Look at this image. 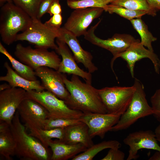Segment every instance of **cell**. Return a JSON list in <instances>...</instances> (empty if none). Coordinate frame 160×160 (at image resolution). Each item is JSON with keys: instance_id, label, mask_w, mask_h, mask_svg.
<instances>
[{"instance_id": "83f0119b", "label": "cell", "mask_w": 160, "mask_h": 160, "mask_svg": "<svg viewBox=\"0 0 160 160\" xmlns=\"http://www.w3.org/2000/svg\"><path fill=\"white\" fill-rule=\"evenodd\" d=\"M104 11L110 14H116L129 20L134 19L141 18L143 16L147 14V12L145 11L130 9L111 4H108Z\"/></svg>"}, {"instance_id": "ba28073f", "label": "cell", "mask_w": 160, "mask_h": 160, "mask_svg": "<svg viewBox=\"0 0 160 160\" xmlns=\"http://www.w3.org/2000/svg\"><path fill=\"white\" fill-rule=\"evenodd\" d=\"M131 87H106L98 92L107 113L121 116L129 106L135 91Z\"/></svg>"}, {"instance_id": "ac0fdd59", "label": "cell", "mask_w": 160, "mask_h": 160, "mask_svg": "<svg viewBox=\"0 0 160 160\" xmlns=\"http://www.w3.org/2000/svg\"><path fill=\"white\" fill-rule=\"evenodd\" d=\"M59 31V36L57 38L67 44L72 52L76 62L82 64L91 73L97 71L98 68L92 62L91 54L82 48L77 37L63 27H61Z\"/></svg>"}, {"instance_id": "d6986e66", "label": "cell", "mask_w": 160, "mask_h": 160, "mask_svg": "<svg viewBox=\"0 0 160 160\" xmlns=\"http://www.w3.org/2000/svg\"><path fill=\"white\" fill-rule=\"evenodd\" d=\"M47 144L52 151L51 160H66L72 159L87 149L81 143L70 144L59 140H53L51 139L47 142Z\"/></svg>"}, {"instance_id": "d4e9b609", "label": "cell", "mask_w": 160, "mask_h": 160, "mask_svg": "<svg viewBox=\"0 0 160 160\" xmlns=\"http://www.w3.org/2000/svg\"><path fill=\"white\" fill-rule=\"evenodd\" d=\"M133 28L139 33L141 38L140 42L145 47L154 52L152 43L157 40L149 31L147 25L141 18H137L130 20Z\"/></svg>"}, {"instance_id": "603a6c76", "label": "cell", "mask_w": 160, "mask_h": 160, "mask_svg": "<svg viewBox=\"0 0 160 160\" xmlns=\"http://www.w3.org/2000/svg\"><path fill=\"white\" fill-rule=\"evenodd\" d=\"M121 144L116 140L104 141L87 148L86 151L72 159V160H92L98 153L107 148L119 149Z\"/></svg>"}, {"instance_id": "f1b7e54d", "label": "cell", "mask_w": 160, "mask_h": 160, "mask_svg": "<svg viewBox=\"0 0 160 160\" xmlns=\"http://www.w3.org/2000/svg\"><path fill=\"white\" fill-rule=\"evenodd\" d=\"M113 0H79L67 1L68 6L73 9L88 8H100L104 10L106 6Z\"/></svg>"}, {"instance_id": "3957f363", "label": "cell", "mask_w": 160, "mask_h": 160, "mask_svg": "<svg viewBox=\"0 0 160 160\" xmlns=\"http://www.w3.org/2000/svg\"><path fill=\"white\" fill-rule=\"evenodd\" d=\"M32 20L27 13L13 2L3 5L0 12V34L2 41L8 45L15 41L18 33L25 31Z\"/></svg>"}, {"instance_id": "30bf717a", "label": "cell", "mask_w": 160, "mask_h": 160, "mask_svg": "<svg viewBox=\"0 0 160 160\" xmlns=\"http://www.w3.org/2000/svg\"><path fill=\"white\" fill-rule=\"evenodd\" d=\"M119 57H121L126 62L133 78H134V68L136 63L144 58L149 59L153 65L156 73L158 74L159 73L160 60L158 56L154 52L146 49L138 39L133 42L125 51L113 57L111 65L115 74L113 69V63L115 60Z\"/></svg>"}, {"instance_id": "ab89813d", "label": "cell", "mask_w": 160, "mask_h": 160, "mask_svg": "<svg viewBox=\"0 0 160 160\" xmlns=\"http://www.w3.org/2000/svg\"><path fill=\"white\" fill-rule=\"evenodd\" d=\"M10 87H11L9 84L4 83L1 84L0 86V91L4 90Z\"/></svg>"}, {"instance_id": "8d00e7d4", "label": "cell", "mask_w": 160, "mask_h": 160, "mask_svg": "<svg viewBox=\"0 0 160 160\" xmlns=\"http://www.w3.org/2000/svg\"><path fill=\"white\" fill-rule=\"evenodd\" d=\"M149 5L156 11L160 10V0H147Z\"/></svg>"}, {"instance_id": "2e32d148", "label": "cell", "mask_w": 160, "mask_h": 160, "mask_svg": "<svg viewBox=\"0 0 160 160\" xmlns=\"http://www.w3.org/2000/svg\"><path fill=\"white\" fill-rule=\"evenodd\" d=\"M154 132L151 130H141L130 133L123 142L129 147L127 160H135L139 157L138 151L142 149L160 151Z\"/></svg>"}, {"instance_id": "4dcf8cb0", "label": "cell", "mask_w": 160, "mask_h": 160, "mask_svg": "<svg viewBox=\"0 0 160 160\" xmlns=\"http://www.w3.org/2000/svg\"><path fill=\"white\" fill-rule=\"evenodd\" d=\"M80 121L79 119L50 118L45 121L43 129H49L56 128H64Z\"/></svg>"}, {"instance_id": "f35d334b", "label": "cell", "mask_w": 160, "mask_h": 160, "mask_svg": "<svg viewBox=\"0 0 160 160\" xmlns=\"http://www.w3.org/2000/svg\"><path fill=\"white\" fill-rule=\"evenodd\" d=\"M154 133L157 140L160 143V124L156 128Z\"/></svg>"}, {"instance_id": "4fadbf2b", "label": "cell", "mask_w": 160, "mask_h": 160, "mask_svg": "<svg viewBox=\"0 0 160 160\" xmlns=\"http://www.w3.org/2000/svg\"><path fill=\"white\" fill-rule=\"evenodd\" d=\"M104 11L103 9L100 8L75 9L63 27L77 37L84 36L92 21L99 17Z\"/></svg>"}, {"instance_id": "836d02e7", "label": "cell", "mask_w": 160, "mask_h": 160, "mask_svg": "<svg viewBox=\"0 0 160 160\" xmlns=\"http://www.w3.org/2000/svg\"><path fill=\"white\" fill-rule=\"evenodd\" d=\"M62 20L61 14L55 15L44 23L50 26L59 29L61 28Z\"/></svg>"}, {"instance_id": "cb8c5ba5", "label": "cell", "mask_w": 160, "mask_h": 160, "mask_svg": "<svg viewBox=\"0 0 160 160\" xmlns=\"http://www.w3.org/2000/svg\"><path fill=\"white\" fill-rule=\"evenodd\" d=\"M0 52L7 57L15 71L20 76L30 81L37 80L35 71L14 58L1 42H0Z\"/></svg>"}, {"instance_id": "9c48e42d", "label": "cell", "mask_w": 160, "mask_h": 160, "mask_svg": "<svg viewBox=\"0 0 160 160\" xmlns=\"http://www.w3.org/2000/svg\"><path fill=\"white\" fill-rule=\"evenodd\" d=\"M101 21L100 20L87 31L84 35V38L92 44L108 51L113 57L125 51L137 40L127 34H116L106 39L99 38L95 35V31Z\"/></svg>"}, {"instance_id": "7c38bea8", "label": "cell", "mask_w": 160, "mask_h": 160, "mask_svg": "<svg viewBox=\"0 0 160 160\" xmlns=\"http://www.w3.org/2000/svg\"><path fill=\"white\" fill-rule=\"evenodd\" d=\"M35 71L36 76L41 79L45 89L64 101L67 105L70 94L64 82L65 74L47 67H40Z\"/></svg>"}, {"instance_id": "6da1fadb", "label": "cell", "mask_w": 160, "mask_h": 160, "mask_svg": "<svg viewBox=\"0 0 160 160\" xmlns=\"http://www.w3.org/2000/svg\"><path fill=\"white\" fill-rule=\"evenodd\" d=\"M65 87L70 94L67 105L84 113H107L98 92L91 84L83 82L78 76L72 75L71 80L64 76Z\"/></svg>"}, {"instance_id": "b9f144b4", "label": "cell", "mask_w": 160, "mask_h": 160, "mask_svg": "<svg viewBox=\"0 0 160 160\" xmlns=\"http://www.w3.org/2000/svg\"><path fill=\"white\" fill-rule=\"evenodd\" d=\"M67 1H78L79 0H66Z\"/></svg>"}, {"instance_id": "e0dca14e", "label": "cell", "mask_w": 160, "mask_h": 160, "mask_svg": "<svg viewBox=\"0 0 160 160\" xmlns=\"http://www.w3.org/2000/svg\"><path fill=\"white\" fill-rule=\"evenodd\" d=\"M56 43L57 47L55 50L62 58L57 71L63 73L80 77L86 82L92 84L91 73L84 71L78 66L67 44L58 38L56 39Z\"/></svg>"}, {"instance_id": "f546056e", "label": "cell", "mask_w": 160, "mask_h": 160, "mask_svg": "<svg viewBox=\"0 0 160 160\" xmlns=\"http://www.w3.org/2000/svg\"><path fill=\"white\" fill-rule=\"evenodd\" d=\"M42 0H12L13 2L26 13L32 19L37 18L39 5Z\"/></svg>"}, {"instance_id": "4316f807", "label": "cell", "mask_w": 160, "mask_h": 160, "mask_svg": "<svg viewBox=\"0 0 160 160\" xmlns=\"http://www.w3.org/2000/svg\"><path fill=\"white\" fill-rule=\"evenodd\" d=\"M111 4L130 9L143 11L153 17L156 15V12L149 4L147 0H113Z\"/></svg>"}, {"instance_id": "60d3db41", "label": "cell", "mask_w": 160, "mask_h": 160, "mask_svg": "<svg viewBox=\"0 0 160 160\" xmlns=\"http://www.w3.org/2000/svg\"><path fill=\"white\" fill-rule=\"evenodd\" d=\"M6 2L7 3H8L13 2L12 0H0V6L1 7L3 5V4Z\"/></svg>"}, {"instance_id": "277c9868", "label": "cell", "mask_w": 160, "mask_h": 160, "mask_svg": "<svg viewBox=\"0 0 160 160\" xmlns=\"http://www.w3.org/2000/svg\"><path fill=\"white\" fill-rule=\"evenodd\" d=\"M133 85L135 89L131 101L111 131L116 132L127 129L139 119L153 114L152 107L149 105L146 99L142 83L135 78Z\"/></svg>"}, {"instance_id": "5b68a950", "label": "cell", "mask_w": 160, "mask_h": 160, "mask_svg": "<svg viewBox=\"0 0 160 160\" xmlns=\"http://www.w3.org/2000/svg\"><path fill=\"white\" fill-rule=\"evenodd\" d=\"M60 28L48 26L39 19H32L28 28L17 34L16 41H25L34 45L36 48L55 50L57 46L55 40L59 36Z\"/></svg>"}, {"instance_id": "74e56055", "label": "cell", "mask_w": 160, "mask_h": 160, "mask_svg": "<svg viewBox=\"0 0 160 160\" xmlns=\"http://www.w3.org/2000/svg\"><path fill=\"white\" fill-rule=\"evenodd\" d=\"M149 160H160V151H156L148 159Z\"/></svg>"}, {"instance_id": "d590c367", "label": "cell", "mask_w": 160, "mask_h": 160, "mask_svg": "<svg viewBox=\"0 0 160 160\" xmlns=\"http://www.w3.org/2000/svg\"><path fill=\"white\" fill-rule=\"evenodd\" d=\"M60 0H53L49 8L47 13L50 15L61 14L62 8L59 3Z\"/></svg>"}, {"instance_id": "8992f818", "label": "cell", "mask_w": 160, "mask_h": 160, "mask_svg": "<svg viewBox=\"0 0 160 160\" xmlns=\"http://www.w3.org/2000/svg\"><path fill=\"white\" fill-rule=\"evenodd\" d=\"M14 55L20 62L34 71L41 67H47L57 71L61 60L54 51L24 47L20 43L16 45Z\"/></svg>"}, {"instance_id": "52a82bcc", "label": "cell", "mask_w": 160, "mask_h": 160, "mask_svg": "<svg viewBox=\"0 0 160 160\" xmlns=\"http://www.w3.org/2000/svg\"><path fill=\"white\" fill-rule=\"evenodd\" d=\"M26 92V98L38 102L43 106L48 112L49 118L79 119L84 114L79 111L71 108L64 101L47 90Z\"/></svg>"}, {"instance_id": "d6a6232c", "label": "cell", "mask_w": 160, "mask_h": 160, "mask_svg": "<svg viewBox=\"0 0 160 160\" xmlns=\"http://www.w3.org/2000/svg\"><path fill=\"white\" fill-rule=\"evenodd\" d=\"M125 155L119 149L110 148L107 154L101 160H123Z\"/></svg>"}, {"instance_id": "9a60e30c", "label": "cell", "mask_w": 160, "mask_h": 160, "mask_svg": "<svg viewBox=\"0 0 160 160\" xmlns=\"http://www.w3.org/2000/svg\"><path fill=\"white\" fill-rule=\"evenodd\" d=\"M120 116L108 113H84L79 119L87 125L89 135L92 138L98 136L103 139L106 133L111 131L117 123Z\"/></svg>"}, {"instance_id": "e575fe53", "label": "cell", "mask_w": 160, "mask_h": 160, "mask_svg": "<svg viewBox=\"0 0 160 160\" xmlns=\"http://www.w3.org/2000/svg\"><path fill=\"white\" fill-rule=\"evenodd\" d=\"M53 0H42L41 2L38 9L37 18H40L46 13H47L50 6Z\"/></svg>"}, {"instance_id": "8fae6325", "label": "cell", "mask_w": 160, "mask_h": 160, "mask_svg": "<svg viewBox=\"0 0 160 160\" xmlns=\"http://www.w3.org/2000/svg\"><path fill=\"white\" fill-rule=\"evenodd\" d=\"M17 111L30 131L43 129L45 121L49 118L48 112L43 106L28 98H26L22 102Z\"/></svg>"}, {"instance_id": "1f68e13d", "label": "cell", "mask_w": 160, "mask_h": 160, "mask_svg": "<svg viewBox=\"0 0 160 160\" xmlns=\"http://www.w3.org/2000/svg\"><path fill=\"white\" fill-rule=\"evenodd\" d=\"M154 116L160 122V89L156 90L150 99Z\"/></svg>"}, {"instance_id": "44dd1931", "label": "cell", "mask_w": 160, "mask_h": 160, "mask_svg": "<svg viewBox=\"0 0 160 160\" xmlns=\"http://www.w3.org/2000/svg\"><path fill=\"white\" fill-rule=\"evenodd\" d=\"M4 66L7 70V73L0 77V81L8 82L11 87L21 88L26 91L40 92L45 90L39 80L30 81L23 77L13 70L7 62L4 63Z\"/></svg>"}, {"instance_id": "5bb4252c", "label": "cell", "mask_w": 160, "mask_h": 160, "mask_svg": "<svg viewBox=\"0 0 160 160\" xmlns=\"http://www.w3.org/2000/svg\"><path fill=\"white\" fill-rule=\"evenodd\" d=\"M0 92V121L10 125L19 106L26 98V92L11 87Z\"/></svg>"}, {"instance_id": "7402d4cb", "label": "cell", "mask_w": 160, "mask_h": 160, "mask_svg": "<svg viewBox=\"0 0 160 160\" xmlns=\"http://www.w3.org/2000/svg\"><path fill=\"white\" fill-rule=\"evenodd\" d=\"M15 143L10 125L0 121V155L7 160L15 155Z\"/></svg>"}, {"instance_id": "ffe728a7", "label": "cell", "mask_w": 160, "mask_h": 160, "mask_svg": "<svg viewBox=\"0 0 160 160\" xmlns=\"http://www.w3.org/2000/svg\"><path fill=\"white\" fill-rule=\"evenodd\" d=\"M64 129L63 139L60 141L70 144L81 143L87 148L94 144L92 138L89 133L88 127L84 123L81 121L66 127Z\"/></svg>"}, {"instance_id": "484cf974", "label": "cell", "mask_w": 160, "mask_h": 160, "mask_svg": "<svg viewBox=\"0 0 160 160\" xmlns=\"http://www.w3.org/2000/svg\"><path fill=\"white\" fill-rule=\"evenodd\" d=\"M64 128L49 129H39L30 131L29 134L38 139L46 148H48L47 142L52 138H57L61 141L63 139L65 133Z\"/></svg>"}, {"instance_id": "7a4b0ae2", "label": "cell", "mask_w": 160, "mask_h": 160, "mask_svg": "<svg viewBox=\"0 0 160 160\" xmlns=\"http://www.w3.org/2000/svg\"><path fill=\"white\" fill-rule=\"evenodd\" d=\"M17 111L10 125L15 143V155L22 160H49L52 154L38 139L28 134Z\"/></svg>"}]
</instances>
